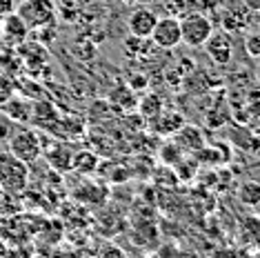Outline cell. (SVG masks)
Instances as JSON below:
<instances>
[{"mask_svg": "<svg viewBox=\"0 0 260 258\" xmlns=\"http://www.w3.org/2000/svg\"><path fill=\"white\" fill-rule=\"evenodd\" d=\"M214 31L211 20L203 14H189L180 20V38L187 47H203Z\"/></svg>", "mask_w": 260, "mask_h": 258, "instance_id": "4", "label": "cell"}, {"mask_svg": "<svg viewBox=\"0 0 260 258\" xmlns=\"http://www.w3.org/2000/svg\"><path fill=\"white\" fill-rule=\"evenodd\" d=\"M238 238L245 247L260 251V216L258 214L242 216L238 222Z\"/></svg>", "mask_w": 260, "mask_h": 258, "instance_id": "10", "label": "cell"}, {"mask_svg": "<svg viewBox=\"0 0 260 258\" xmlns=\"http://www.w3.org/2000/svg\"><path fill=\"white\" fill-rule=\"evenodd\" d=\"M127 85L132 87V89H136V87H138V89H145V87L149 85V80L145 78V74H132L127 80Z\"/></svg>", "mask_w": 260, "mask_h": 258, "instance_id": "19", "label": "cell"}, {"mask_svg": "<svg viewBox=\"0 0 260 258\" xmlns=\"http://www.w3.org/2000/svg\"><path fill=\"white\" fill-rule=\"evenodd\" d=\"M256 74H258V80H260V64H258V72Z\"/></svg>", "mask_w": 260, "mask_h": 258, "instance_id": "24", "label": "cell"}, {"mask_svg": "<svg viewBox=\"0 0 260 258\" xmlns=\"http://www.w3.org/2000/svg\"><path fill=\"white\" fill-rule=\"evenodd\" d=\"M156 20L158 16L153 14L149 7H143V5H138L132 14H129L127 18V27H129V34L136 38H149L153 27H156Z\"/></svg>", "mask_w": 260, "mask_h": 258, "instance_id": "7", "label": "cell"}, {"mask_svg": "<svg viewBox=\"0 0 260 258\" xmlns=\"http://www.w3.org/2000/svg\"><path fill=\"white\" fill-rule=\"evenodd\" d=\"M236 196L247 207H256V205H260V183L258 180H242L238 185Z\"/></svg>", "mask_w": 260, "mask_h": 258, "instance_id": "16", "label": "cell"}, {"mask_svg": "<svg viewBox=\"0 0 260 258\" xmlns=\"http://www.w3.org/2000/svg\"><path fill=\"white\" fill-rule=\"evenodd\" d=\"M0 109L5 111V116L11 122H27L31 120V114H34V105L27 98H20V96H11L9 101L0 105Z\"/></svg>", "mask_w": 260, "mask_h": 258, "instance_id": "12", "label": "cell"}, {"mask_svg": "<svg viewBox=\"0 0 260 258\" xmlns=\"http://www.w3.org/2000/svg\"><path fill=\"white\" fill-rule=\"evenodd\" d=\"M138 114L143 116L145 120H153L158 114L165 109V103L158 93H145L143 98H138V105H136Z\"/></svg>", "mask_w": 260, "mask_h": 258, "instance_id": "15", "label": "cell"}, {"mask_svg": "<svg viewBox=\"0 0 260 258\" xmlns=\"http://www.w3.org/2000/svg\"><path fill=\"white\" fill-rule=\"evenodd\" d=\"M109 103L118 107V111H136L138 105V93H136L129 85H118L109 96Z\"/></svg>", "mask_w": 260, "mask_h": 258, "instance_id": "14", "label": "cell"}, {"mask_svg": "<svg viewBox=\"0 0 260 258\" xmlns=\"http://www.w3.org/2000/svg\"><path fill=\"white\" fill-rule=\"evenodd\" d=\"M151 43L160 49H174V47L182 45L180 38V20L174 16H165V18L156 20V27L151 31Z\"/></svg>", "mask_w": 260, "mask_h": 258, "instance_id": "5", "label": "cell"}, {"mask_svg": "<svg viewBox=\"0 0 260 258\" xmlns=\"http://www.w3.org/2000/svg\"><path fill=\"white\" fill-rule=\"evenodd\" d=\"M7 151L9 154H14L18 160L27 163V165H31V163H36L40 156H43V140H40L38 132H34V129H18V132H14L7 140Z\"/></svg>", "mask_w": 260, "mask_h": 258, "instance_id": "2", "label": "cell"}, {"mask_svg": "<svg viewBox=\"0 0 260 258\" xmlns=\"http://www.w3.org/2000/svg\"><path fill=\"white\" fill-rule=\"evenodd\" d=\"M151 122V129L156 134H160V136H174L176 132H180L182 125H185V116L180 114V111H176V109H167L165 107L160 114L156 116Z\"/></svg>", "mask_w": 260, "mask_h": 258, "instance_id": "8", "label": "cell"}, {"mask_svg": "<svg viewBox=\"0 0 260 258\" xmlns=\"http://www.w3.org/2000/svg\"><path fill=\"white\" fill-rule=\"evenodd\" d=\"M45 158L54 169L58 172H72V160H74V151L67 145H54L51 149L45 151Z\"/></svg>", "mask_w": 260, "mask_h": 258, "instance_id": "13", "label": "cell"}, {"mask_svg": "<svg viewBox=\"0 0 260 258\" xmlns=\"http://www.w3.org/2000/svg\"><path fill=\"white\" fill-rule=\"evenodd\" d=\"M174 143L182 149V154H185V151H191V154H196V151L205 149V136H203V132H200L198 127H193V125H187V122L182 125L180 132L174 134Z\"/></svg>", "mask_w": 260, "mask_h": 258, "instance_id": "11", "label": "cell"}, {"mask_svg": "<svg viewBox=\"0 0 260 258\" xmlns=\"http://www.w3.org/2000/svg\"><path fill=\"white\" fill-rule=\"evenodd\" d=\"M249 11H260V0H242Z\"/></svg>", "mask_w": 260, "mask_h": 258, "instance_id": "22", "label": "cell"}, {"mask_svg": "<svg viewBox=\"0 0 260 258\" xmlns=\"http://www.w3.org/2000/svg\"><path fill=\"white\" fill-rule=\"evenodd\" d=\"M9 98H11V83H9V78L0 76V105L5 101H9Z\"/></svg>", "mask_w": 260, "mask_h": 258, "instance_id": "20", "label": "cell"}, {"mask_svg": "<svg viewBox=\"0 0 260 258\" xmlns=\"http://www.w3.org/2000/svg\"><path fill=\"white\" fill-rule=\"evenodd\" d=\"M16 0H0V18H5V16L14 14L16 11Z\"/></svg>", "mask_w": 260, "mask_h": 258, "instance_id": "21", "label": "cell"}, {"mask_svg": "<svg viewBox=\"0 0 260 258\" xmlns=\"http://www.w3.org/2000/svg\"><path fill=\"white\" fill-rule=\"evenodd\" d=\"M245 51L251 58H260V31H251L245 36Z\"/></svg>", "mask_w": 260, "mask_h": 258, "instance_id": "18", "label": "cell"}, {"mask_svg": "<svg viewBox=\"0 0 260 258\" xmlns=\"http://www.w3.org/2000/svg\"><path fill=\"white\" fill-rule=\"evenodd\" d=\"M203 47H205L207 56L216 64H227L234 56V43L229 38V34H224V31H211V36L207 38V43Z\"/></svg>", "mask_w": 260, "mask_h": 258, "instance_id": "6", "label": "cell"}, {"mask_svg": "<svg viewBox=\"0 0 260 258\" xmlns=\"http://www.w3.org/2000/svg\"><path fill=\"white\" fill-rule=\"evenodd\" d=\"M16 14L25 20V25L31 31V29L49 27L54 22L56 7H54V0H20L16 5Z\"/></svg>", "mask_w": 260, "mask_h": 258, "instance_id": "3", "label": "cell"}, {"mask_svg": "<svg viewBox=\"0 0 260 258\" xmlns=\"http://www.w3.org/2000/svg\"><path fill=\"white\" fill-rule=\"evenodd\" d=\"M96 167H98V156L93 154V151L82 149V151H78V154H74V160H72V169H74V172L91 174Z\"/></svg>", "mask_w": 260, "mask_h": 258, "instance_id": "17", "label": "cell"}, {"mask_svg": "<svg viewBox=\"0 0 260 258\" xmlns=\"http://www.w3.org/2000/svg\"><path fill=\"white\" fill-rule=\"evenodd\" d=\"M0 40H3V18H0Z\"/></svg>", "mask_w": 260, "mask_h": 258, "instance_id": "23", "label": "cell"}, {"mask_svg": "<svg viewBox=\"0 0 260 258\" xmlns=\"http://www.w3.org/2000/svg\"><path fill=\"white\" fill-rule=\"evenodd\" d=\"M29 185V165L9 151H0V187L9 194H20Z\"/></svg>", "mask_w": 260, "mask_h": 258, "instance_id": "1", "label": "cell"}, {"mask_svg": "<svg viewBox=\"0 0 260 258\" xmlns=\"http://www.w3.org/2000/svg\"><path fill=\"white\" fill-rule=\"evenodd\" d=\"M3 38L7 40L9 45H14V47H22L27 43L29 27L25 25V20H22L16 11L3 18Z\"/></svg>", "mask_w": 260, "mask_h": 258, "instance_id": "9", "label": "cell"}]
</instances>
